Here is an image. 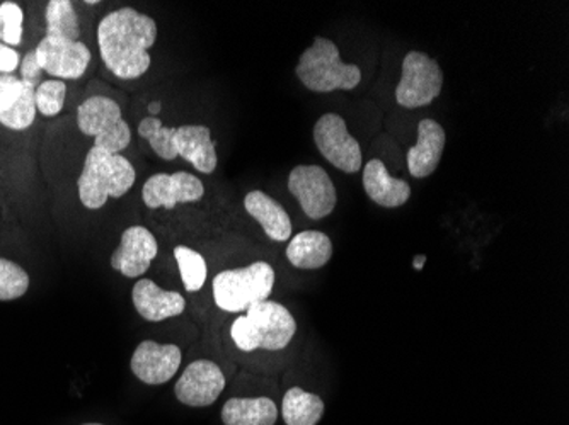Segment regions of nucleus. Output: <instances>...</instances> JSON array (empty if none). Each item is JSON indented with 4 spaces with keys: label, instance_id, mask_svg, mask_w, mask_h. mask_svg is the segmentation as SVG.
<instances>
[{
    "label": "nucleus",
    "instance_id": "1",
    "mask_svg": "<svg viewBox=\"0 0 569 425\" xmlns=\"http://www.w3.org/2000/svg\"><path fill=\"white\" fill-rule=\"evenodd\" d=\"M158 40V24L150 16L121 8L104 16L98 26L102 62L113 75L136 81L150 69L149 50Z\"/></svg>",
    "mask_w": 569,
    "mask_h": 425
},
{
    "label": "nucleus",
    "instance_id": "2",
    "mask_svg": "<svg viewBox=\"0 0 569 425\" xmlns=\"http://www.w3.org/2000/svg\"><path fill=\"white\" fill-rule=\"evenodd\" d=\"M297 322L292 313L278 302L256 303L246 315L236 318L230 337L244 353L256 350L281 351L292 342Z\"/></svg>",
    "mask_w": 569,
    "mask_h": 425
},
{
    "label": "nucleus",
    "instance_id": "3",
    "mask_svg": "<svg viewBox=\"0 0 569 425\" xmlns=\"http://www.w3.org/2000/svg\"><path fill=\"white\" fill-rule=\"evenodd\" d=\"M136 179V169L127 156L92 146L77 181L79 200L88 210H99L110 198L124 196L132 190Z\"/></svg>",
    "mask_w": 569,
    "mask_h": 425
},
{
    "label": "nucleus",
    "instance_id": "4",
    "mask_svg": "<svg viewBox=\"0 0 569 425\" xmlns=\"http://www.w3.org/2000/svg\"><path fill=\"white\" fill-rule=\"evenodd\" d=\"M296 73L312 92L353 91L361 82V70L341 62L338 47L321 37L303 51Z\"/></svg>",
    "mask_w": 569,
    "mask_h": 425
},
{
    "label": "nucleus",
    "instance_id": "5",
    "mask_svg": "<svg viewBox=\"0 0 569 425\" xmlns=\"http://www.w3.org/2000/svg\"><path fill=\"white\" fill-rule=\"evenodd\" d=\"M274 286V271L268 262H254L248 267L222 271L213 277V300L223 312H246L264 302Z\"/></svg>",
    "mask_w": 569,
    "mask_h": 425
},
{
    "label": "nucleus",
    "instance_id": "6",
    "mask_svg": "<svg viewBox=\"0 0 569 425\" xmlns=\"http://www.w3.org/2000/svg\"><path fill=\"white\" fill-rule=\"evenodd\" d=\"M77 124L86 136L94 139L92 146L104 152L121 153L132 142L120 104L107 95L86 99L77 110Z\"/></svg>",
    "mask_w": 569,
    "mask_h": 425
},
{
    "label": "nucleus",
    "instance_id": "7",
    "mask_svg": "<svg viewBox=\"0 0 569 425\" xmlns=\"http://www.w3.org/2000/svg\"><path fill=\"white\" fill-rule=\"evenodd\" d=\"M443 88V72L437 60L421 51H409L402 60V75L396 88V101L406 110L431 104Z\"/></svg>",
    "mask_w": 569,
    "mask_h": 425
},
{
    "label": "nucleus",
    "instance_id": "8",
    "mask_svg": "<svg viewBox=\"0 0 569 425\" xmlns=\"http://www.w3.org/2000/svg\"><path fill=\"white\" fill-rule=\"evenodd\" d=\"M315 142L329 164L336 169L355 174L360 171V143L348 131L347 121L340 114L328 113L319 118L315 127Z\"/></svg>",
    "mask_w": 569,
    "mask_h": 425
},
{
    "label": "nucleus",
    "instance_id": "9",
    "mask_svg": "<svg viewBox=\"0 0 569 425\" xmlns=\"http://www.w3.org/2000/svg\"><path fill=\"white\" fill-rule=\"evenodd\" d=\"M289 191L310 220L331 215L338 201L331 178L319 165H297L289 175Z\"/></svg>",
    "mask_w": 569,
    "mask_h": 425
},
{
    "label": "nucleus",
    "instance_id": "10",
    "mask_svg": "<svg viewBox=\"0 0 569 425\" xmlns=\"http://www.w3.org/2000/svg\"><path fill=\"white\" fill-rule=\"evenodd\" d=\"M34 53L43 72L69 81L81 79L91 63V50L82 41L44 37Z\"/></svg>",
    "mask_w": 569,
    "mask_h": 425
},
{
    "label": "nucleus",
    "instance_id": "11",
    "mask_svg": "<svg viewBox=\"0 0 569 425\" xmlns=\"http://www.w3.org/2000/svg\"><path fill=\"white\" fill-rule=\"evenodd\" d=\"M204 196V185L190 172L156 174L143 184L142 200L150 210H174L178 204L197 203Z\"/></svg>",
    "mask_w": 569,
    "mask_h": 425
},
{
    "label": "nucleus",
    "instance_id": "12",
    "mask_svg": "<svg viewBox=\"0 0 569 425\" xmlns=\"http://www.w3.org/2000/svg\"><path fill=\"white\" fill-rule=\"evenodd\" d=\"M226 388V376L212 361L200 360L184 370L174 386L176 396L188 407H209Z\"/></svg>",
    "mask_w": 569,
    "mask_h": 425
},
{
    "label": "nucleus",
    "instance_id": "13",
    "mask_svg": "<svg viewBox=\"0 0 569 425\" xmlns=\"http://www.w3.org/2000/svg\"><path fill=\"white\" fill-rule=\"evenodd\" d=\"M181 357L178 345L140 342L132 356L133 375L146 385H164L178 373Z\"/></svg>",
    "mask_w": 569,
    "mask_h": 425
},
{
    "label": "nucleus",
    "instance_id": "14",
    "mask_svg": "<svg viewBox=\"0 0 569 425\" xmlns=\"http://www.w3.org/2000/svg\"><path fill=\"white\" fill-rule=\"evenodd\" d=\"M156 236L146 226H130L121 235L120 247L111 257V267L124 277H140L158 257Z\"/></svg>",
    "mask_w": 569,
    "mask_h": 425
},
{
    "label": "nucleus",
    "instance_id": "15",
    "mask_svg": "<svg viewBox=\"0 0 569 425\" xmlns=\"http://www.w3.org/2000/svg\"><path fill=\"white\" fill-rule=\"evenodd\" d=\"M34 91L12 73H0V123L9 130H28L37 118Z\"/></svg>",
    "mask_w": 569,
    "mask_h": 425
},
{
    "label": "nucleus",
    "instance_id": "16",
    "mask_svg": "<svg viewBox=\"0 0 569 425\" xmlns=\"http://www.w3.org/2000/svg\"><path fill=\"white\" fill-rule=\"evenodd\" d=\"M446 130L433 120L418 124V143L408 152V169L412 178L423 179L437 171L446 149Z\"/></svg>",
    "mask_w": 569,
    "mask_h": 425
},
{
    "label": "nucleus",
    "instance_id": "17",
    "mask_svg": "<svg viewBox=\"0 0 569 425\" xmlns=\"http://www.w3.org/2000/svg\"><path fill=\"white\" fill-rule=\"evenodd\" d=\"M133 305L142 318L149 322H162L181 315L187 302L178 291L161 290L150 280L137 281L132 291Z\"/></svg>",
    "mask_w": 569,
    "mask_h": 425
},
{
    "label": "nucleus",
    "instance_id": "18",
    "mask_svg": "<svg viewBox=\"0 0 569 425\" xmlns=\"http://www.w3.org/2000/svg\"><path fill=\"white\" fill-rule=\"evenodd\" d=\"M176 152L183 156L197 171L212 174L217 169L216 142L210 135V128L203 124H184L176 130Z\"/></svg>",
    "mask_w": 569,
    "mask_h": 425
},
{
    "label": "nucleus",
    "instance_id": "19",
    "mask_svg": "<svg viewBox=\"0 0 569 425\" xmlns=\"http://www.w3.org/2000/svg\"><path fill=\"white\" fill-rule=\"evenodd\" d=\"M363 190L373 203L382 208L402 206L411 196L408 182L392 178L380 159H372L363 169Z\"/></svg>",
    "mask_w": 569,
    "mask_h": 425
},
{
    "label": "nucleus",
    "instance_id": "20",
    "mask_svg": "<svg viewBox=\"0 0 569 425\" xmlns=\"http://www.w3.org/2000/svg\"><path fill=\"white\" fill-rule=\"evenodd\" d=\"M244 208L249 215L263 226L271 241L287 242L292 236V220L289 213L263 191H251L244 198Z\"/></svg>",
    "mask_w": 569,
    "mask_h": 425
},
{
    "label": "nucleus",
    "instance_id": "21",
    "mask_svg": "<svg viewBox=\"0 0 569 425\" xmlns=\"http://www.w3.org/2000/svg\"><path fill=\"white\" fill-rule=\"evenodd\" d=\"M332 257V242L326 233L306 230L297 233L287 247V259L299 270H319Z\"/></svg>",
    "mask_w": 569,
    "mask_h": 425
},
{
    "label": "nucleus",
    "instance_id": "22",
    "mask_svg": "<svg viewBox=\"0 0 569 425\" xmlns=\"http://www.w3.org/2000/svg\"><path fill=\"white\" fill-rule=\"evenodd\" d=\"M278 408L267 396L260 398H230L222 408L226 425H274Z\"/></svg>",
    "mask_w": 569,
    "mask_h": 425
},
{
    "label": "nucleus",
    "instance_id": "23",
    "mask_svg": "<svg viewBox=\"0 0 569 425\" xmlns=\"http://www.w3.org/2000/svg\"><path fill=\"white\" fill-rule=\"evenodd\" d=\"M281 414L287 425H318L325 414V402L321 396L296 386L284 393Z\"/></svg>",
    "mask_w": 569,
    "mask_h": 425
},
{
    "label": "nucleus",
    "instance_id": "24",
    "mask_svg": "<svg viewBox=\"0 0 569 425\" xmlns=\"http://www.w3.org/2000/svg\"><path fill=\"white\" fill-rule=\"evenodd\" d=\"M47 37L79 41L81 24L69 0H51L47 4Z\"/></svg>",
    "mask_w": 569,
    "mask_h": 425
},
{
    "label": "nucleus",
    "instance_id": "25",
    "mask_svg": "<svg viewBox=\"0 0 569 425\" xmlns=\"http://www.w3.org/2000/svg\"><path fill=\"white\" fill-rule=\"evenodd\" d=\"M176 130L178 128L164 127L162 121L156 117L146 118L139 124V135L146 139L156 155L161 156L164 161H174L178 156L174 145Z\"/></svg>",
    "mask_w": 569,
    "mask_h": 425
},
{
    "label": "nucleus",
    "instance_id": "26",
    "mask_svg": "<svg viewBox=\"0 0 569 425\" xmlns=\"http://www.w3.org/2000/svg\"><path fill=\"white\" fill-rule=\"evenodd\" d=\"M174 259L178 262L179 273H181V280H183L187 291H190V293L200 291L204 281H207V274H209L203 255L198 254L193 249L178 245L174 249Z\"/></svg>",
    "mask_w": 569,
    "mask_h": 425
},
{
    "label": "nucleus",
    "instance_id": "27",
    "mask_svg": "<svg viewBox=\"0 0 569 425\" xmlns=\"http://www.w3.org/2000/svg\"><path fill=\"white\" fill-rule=\"evenodd\" d=\"M30 287V276L21 265L0 257V302L21 298Z\"/></svg>",
    "mask_w": 569,
    "mask_h": 425
},
{
    "label": "nucleus",
    "instance_id": "28",
    "mask_svg": "<svg viewBox=\"0 0 569 425\" xmlns=\"http://www.w3.org/2000/svg\"><path fill=\"white\" fill-rule=\"evenodd\" d=\"M67 85L63 81H44L34 91L37 111L43 117H57L66 104Z\"/></svg>",
    "mask_w": 569,
    "mask_h": 425
},
{
    "label": "nucleus",
    "instance_id": "29",
    "mask_svg": "<svg viewBox=\"0 0 569 425\" xmlns=\"http://www.w3.org/2000/svg\"><path fill=\"white\" fill-rule=\"evenodd\" d=\"M24 12L16 2L0 4V43L19 47L22 41Z\"/></svg>",
    "mask_w": 569,
    "mask_h": 425
},
{
    "label": "nucleus",
    "instance_id": "30",
    "mask_svg": "<svg viewBox=\"0 0 569 425\" xmlns=\"http://www.w3.org/2000/svg\"><path fill=\"white\" fill-rule=\"evenodd\" d=\"M41 70L38 63L37 53L34 50L28 51L24 59L21 60V81L30 88L37 89L41 84Z\"/></svg>",
    "mask_w": 569,
    "mask_h": 425
},
{
    "label": "nucleus",
    "instance_id": "31",
    "mask_svg": "<svg viewBox=\"0 0 569 425\" xmlns=\"http://www.w3.org/2000/svg\"><path fill=\"white\" fill-rule=\"evenodd\" d=\"M21 62L18 51L8 44L0 43V73H12Z\"/></svg>",
    "mask_w": 569,
    "mask_h": 425
},
{
    "label": "nucleus",
    "instance_id": "32",
    "mask_svg": "<svg viewBox=\"0 0 569 425\" xmlns=\"http://www.w3.org/2000/svg\"><path fill=\"white\" fill-rule=\"evenodd\" d=\"M425 262H427V257H425V255H417L415 261H412V267L418 271L423 270Z\"/></svg>",
    "mask_w": 569,
    "mask_h": 425
},
{
    "label": "nucleus",
    "instance_id": "33",
    "mask_svg": "<svg viewBox=\"0 0 569 425\" xmlns=\"http://www.w3.org/2000/svg\"><path fill=\"white\" fill-rule=\"evenodd\" d=\"M162 104L159 101L150 102L149 104V113L150 114H159L161 113Z\"/></svg>",
    "mask_w": 569,
    "mask_h": 425
},
{
    "label": "nucleus",
    "instance_id": "34",
    "mask_svg": "<svg viewBox=\"0 0 569 425\" xmlns=\"http://www.w3.org/2000/svg\"><path fill=\"white\" fill-rule=\"evenodd\" d=\"M84 425H102V424H84Z\"/></svg>",
    "mask_w": 569,
    "mask_h": 425
}]
</instances>
